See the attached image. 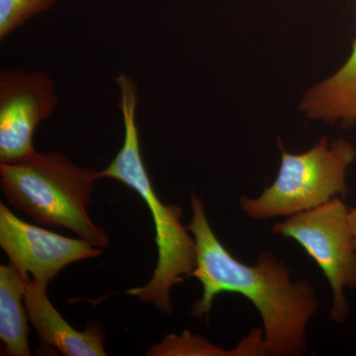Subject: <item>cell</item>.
<instances>
[{"instance_id": "cell-1", "label": "cell", "mask_w": 356, "mask_h": 356, "mask_svg": "<svg viewBox=\"0 0 356 356\" xmlns=\"http://www.w3.org/2000/svg\"><path fill=\"white\" fill-rule=\"evenodd\" d=\"M189 231L196 243V267L191 277L202 285V296L191 315L208 318L222 293L245 297L262 321L266 355L301 356L308 353V327L317 313L315 288L307 280L293 281L286 264L273 252H262L252 266L236 259L210 226L203 201L192 193Z\"/></svg>"}, {"instance_id": "cell-2", "label": "cell", "mask_w": 356, "mask_h": 356, "mask_svg": "<svg viewBox=\"0 0 356 356\" xmlns=\"http://www.w3.org/2000/svg\"><path fill=\"white\" fill-rule=\"evenodd\" d=\"M123 116V146L113 161L100 172L102 177L120 181L137 192L153 216L159 259L153 277L142 287L126 294L152 303L159 312L172 315L173 285L191 277L196 267V243L187 226L181 222L182 209L165 205L154 191L140 151L139 129L136 122L138 88L127 74L117 76Z\"/></svg>"}, {"instance_id": "cell-3", "label": "cell", "mask_w": 356, "mask_h": 356, "mask_svg": "<svg viewBox=\"0 0 356 356\" xmlns=\"http://www.w3.org/2000/svg\"><path fill=\"white\" fill-rule=\"evenodd\" d=\"M100 172L84 168L57 152L35 153L15 163H0V185L9 203L34 221L65 228L95 247L106 248L108 234L88 214Z\"/></svg>"}, {"instance_id": "cell-4", "label": "cell", "mask_w": 356, "mask_h": 356, "mask_svg": "<svg viewBox=\"0 0 356 356\" xmlns=\"http://www.w3.org/2000/svg\"><path fill=\"white\" fill-rule=\"evenodd\" d=\"M277 177L257 198L242 196L241 210L255 221L288 218L348 195L346 177L356 149L344 139L323 138L302 154L288 153L280 140Z\"/></svg>"}, {"instance_id": "cell-5", "label": "cell", "mask_w": 356, "mask_h": 356, "mask_svg": "<svg viewBox=\"0 0 356 356\" xmlns=\"http://www.w3.org/2000/svg\"><path fill=\"white\" fill-rule=\"evenodd\" d=\"M271 231L299 243L320 267L332 291L330 317L336 324L346 322L350 306L344 290L356 289V247L343 198L285 218Z\"/></svg>"}, {"instance_id": "cell-6", "label": "cell", "mask_w": 356, "mask_h": 356, "mask_svg": "<svg viewBox=\"0 0 356 356\" xmlns=\"http://www.w3.org/2000/svg\"><path fill=\"white\" fill-rule=\"evenodd\" d=\"M55 83L46 72L21 69L0 74V163H15L35 153L33 137L57 106Z\"/></svg>"}, {"instance_id": "cell-7", "label": "cell", "mask_w": 356, "mask_h": 356, "mask_svg": "<svg viewBox=\"0 0 356 356\" xmlns=\"http://www.w3.org/2000/svg\"><path fill=\"white\" fill-rule=\"evenodd\" d=\"M0 247L21 275L48 288L65 267L93 259L102 248L86 241L67 238L23 221L0 203Z\"/></svg>"}, {"instance_id": "cell-8", "label": "cell", "mask_w": 356, "mask_h": 356, "mask_svg": "<svg viewBox=\"0 0 356 356\" xmlns=\"http://www.w3.org/2000/svg\"><path fill=\"white\" fill-rule=\"evenodd\" d=\"M26 282L25 306L28 318L34 325L44 353L58 350L65 356H105L104 329L98 323L90 322L86 331L72 327L54 307L47 295V287Z\"/></svg>"}, {"instance_id": "cell-9", "label": "cell", "mask_w": 356, "mask_h": 356, "mask_svg": "<svg viewBox=\"0 0 356 356\" xmlns=\"http://www.w3.org/2000/svg\"><path fill=\"white\" fill-rule=\"evenodd\" d=\"M307 118L350 128L356 123V40L348 60L332 76L307 89L300 102Z\"/></svg>"}, {"instance_id": "cell-10", "label": "cell", "mask_w": 356, "mask_h": 356, "mask_svg": "<svg viewBox=\"0 0 356 356\" xmlns=\"http://www.w3.org/2000/svg\"><path fill=\"white\" fill-rule=\"evenodd\" d=\"M26 282L13 264L0 266V339L4 353L30 356L29 327L25 306Z\"/></svg>"}, {"instance_id": "cell-11", "label": "cell", "mask_w": 356, "mask_h": 356, "mask_svg": "<svg viewBox=\"0 0 356 356\" xmlns=\"http://www.w3.org/2000/svg\"><path fill=\"white\" fill-rule=\"evenodd\" d=\"M147 355L152 356H262L266 355L264 329L254 327L231 350L211 343L205 337L184 331L166 336L161 343L152 346Z\"/></svg>"}, {"instance_id": "cell-12", "label": "cell", "mask_w": 356, "mask_h": 356, "mask_svg": "<svg viewBox=\"0 0 356 356\" xmlns=\"http://www.w3.org/2000/svg\"><path fill=\"white\" fill-rule=\"evenodd\" d=\"M57 0H0V39L54 6Z\"/></svg>"}, {"instance_id": "cell-13", "label": "cell", "mask_w": 356, "mask_h": 356, "mask_svg": "<svg viewBox=\"0 0 356 356\" xmlns=\"http://www.w3.org/2000/svg\"><path fill=\"white\" fill-rule=\"evenodd\" d=\"M350 221L351 231H353V238H355L356 247V207L350 208Z\"/></svg>"}]
</instances>
